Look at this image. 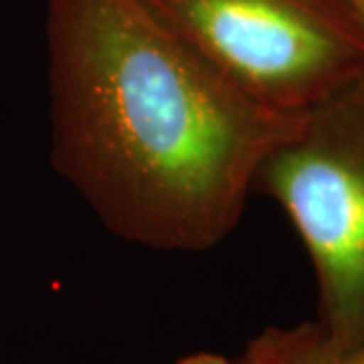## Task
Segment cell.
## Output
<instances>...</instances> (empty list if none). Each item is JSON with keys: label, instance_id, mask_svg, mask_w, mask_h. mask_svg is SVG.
Masks as SVG:
<instances>
[{"label": "cell", "instance_id": "6da1fadb", "mask_svg": "<svg viewBox=\"0 0 364 364\" xmlns=\"http://www.w3.org/2000/svg\"><path fill=\"white\" fill-rule=\"evenodd\" d=\"M45 28L55 170L128 243L217 247L304 114L253 102L142 0H47Z\"/></svg>", "mask_w": 364, "mask_h": 364}, {"label": "cell", "instance_id": "7a4b0ae2", "mask_svg": "<svg viewBox=\"0 0 364 364\" xmlns=\"http://www.w3.org/2000/svg\"><path fill=\"white\" fill-rule=\"evenodd\" d=\"M253 193L282 207L308 251L326 352H364V77L304 112L263 158Z\"/></svg>", "mask_w": 364, "mask_h": 364}, {"label": "cell", "instance_id": "3957f363", "mask_svg": "<svg viewBox=\"0 0 364 364\" xmlns=\"http://www.w3.org/2000/svg\"><path fill=\"white\" fill-rule=\"evenodd\" d=\"M253 102L304 114L364 77V25L344 0H142Z\"/></svg>", "mask_w": 364, "mask_h": 364}, {"label": "cell", "instance_id": "277c9868", "mask_svg": "<svg viewBox=\"0 0 364 364\" xmlns=\"http://www.w3.org/2000/svg\"><path fill=\"white\" fill-rule=\"evenodd\" d=\"M176 364H289L282 328H267L249 342L247 350L239 358H227L215 352H196L181 358Z\"/></svg>", "mask_w": 364, "mask_h": 364}, {"label": "cell", "instance_id": "5b68a950", "mask_svg": "<svg viewBox=\"0 0 364 364\" xmlns=\"http://www.w3.org/2000/svg\"><path fill=\"white\" fill-rule=\"evenodd\" d=\"M289 364H364V352L354 356H332L320 342L314 322L282 328Z\"/></svg>", "mask_w": 364, "mask_h": 364}, {"label": "cell", "instance_id": "8992f818", "mask_svg": "<svg viewBox=\"0 0 364 364\" xmlns=\"http://www.w3.org/2000/svg\"><path fill=\"white\" fill-rule=\"evenodd\" d=\"M344 2L348 4V9L356 14V18L364 25V0H344Z\"/></svg>", "mask_w": 364, "mask_h": 364}]
</instances>
